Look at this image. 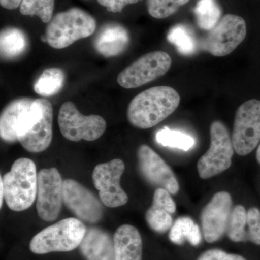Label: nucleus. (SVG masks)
Wrapping results in <instances>:
<instances>
[{"instance_id": "f257e3e1", "label": "nucleus", "mask_w": 260, "mask_h": 260, "mask_svg": "<svg viewBox=\"0 0 260 260\" xmlns=\"http://www.w3.org/2000/svg\"><path fill=\"white\" fill-rule=\"evenodd\" d=\"M180 95L169 86H155L136 95L129 103L127 118L139 129L156 126L177 110Z\"/></svg>"}, {"instance_id": "f03ea898", "label": "nucleus", "mask_w": 260, "mask_h": 260, "mask_svg": "<svg viewBox=\"0 0 260 260\" xmlns=\"http://www.w3.org/2000/svg\"><path fill=\"white\" fill-rule=\"evenodd\" d=\"M53 108L47 99L34 100L17 129L19 143L30 153H41L49 148L53 138Z\"/></svg>"}, {"instance_id": "7ed1b4c3", "label": "nucleus", "mask_w": 260, "mask_h": 260, "mask_svg": "<svg viewBox=\"0 0 260 260\" xmlns=\"http://www.w3.org/2000/svg\"><path fill=\"white\" fill-rule=\"evenodd\" d=\"M5 200L10 210L15 212L28 209L37 195L38 174L35 162L29 158L15 160L9 172L1 177Z\"/></svg>"}, {"instance_id": "20e7f679", "label": "nucleus", "mask_w": 260, "mask_h": 260, "mask_svg": "<svg viewBox=\"0 0 260 260\" xmlns=\"http://www.w3.org/2000/svg\"><path fill=\"white\" fill-rule=\"evenodd\" d=\"M96 28V21L91 15L80 8L58 13L48 23L47 42L51 47L61 49L76 41L91 36Z\"/></svg>"}, {"instance_id": "39448f33", "label": "nucleus", "mask_w": 260, "mask_h": 260, "mask_svg": "<svg viewBox=\"0 0 260 260\" xmlns=\"http://www.w3.org/2000/svg\"><path fill=\"white\" fill-rule=\"evenodd\" d=\"M86 231L79 219H63L34 236L30 242V250L37 254L74 250L80 246Z\"/></svg>"}, {"instance_id": "423d86ee", "label": "nucleus", "mask_w": 260, "mask_h": 260, "mask_svg": "<svg viewBox=\"0 0 260 260\" xmlns=\"http://www.w3.org/2000/svg\"><path fill=\"white\" fill-rule=\"evenodd\" d=\"M210 133V148L198 162V174L203 179L215 177L229 169L234 153L232 138L223 123L214 121Z\"/></svg>"}, {"instance_id": "0eeeda50", "label": "nucleus", "mask_w": 260, "mask_h": 260, "mask_svg": "<svg viewBox=\"0 0 260 260\" xmlns=\"http://www.w3.org/2000/svg\"><path fill=\"white\" fill-rule=\"evenodd\" d=\"M61 135L67 140L79 142L94 141L100 138L107 129V123L99 115H83L73 102L61 105L58 116Z\"/></svg>"}, {"instance_id": "6e6552de", "label": "nucleus", "mask_w": 260, "mask_h": 260, "mask_svg": "<svg viewBox=\"0 0 260 260\" xmlns=\"http://www.w3.org/2000/svg\"><path fill=\"white\" fill-rule=\"evenodd\" d=\"M232 143L238 155H248L260 141V101L251 99L244 102L236 113Z\"/></svg>"}, {"instance_id": "1a4fd4ad", "label": "nucleus", "mask_w": 260, "mask_h": 260, "mask_svg": "<svg viewBox=\"0 0 260 260\" xmlns=\"http://www.w3.org/2000/svg\"><path fill=\"white\" fill-rule=\"evenodd\" d=\"M172 63V58L164 51L148 53L119 73L118 83L124 88H139L165 75Z\"/></svg>"}, {"instance_id": "9d476101", "label": "nucleus", "mask_w": 260, "mask_h": 260, "mask_svg": "<svg viewBox=\"0 0 260 260\" xmlns=\"http://www.w3.org/2000/svg\"><path fill=\"white\" fill-rule=\"evenodd\" d=\"M246 36L244 18L237 15H225L210 30L203 42V49L218 57L225 56L237 49Z\"/></svg>"}, {"instance_id": "9b49d317", "label": "nucleus", "mask_w": 260, "mask_h": 260, "mask_svg": "<svg viewBox=\"0 0 260 260\" xmlns=\"http://www.w3.org/2000/svg\"><path fill=\"white\" fill-rule=\"evenodd\" d=\"M124 170L125 165L121 159H114L94 168L92 175L94 186L99 191L101 201L108 208H118L128 202V195L120 185Z\"/></svg>"}, {"instance_id": "f8f14e48", "label": "nucleus", "mask_w": 260, "mask_h": 260, "mask_svg": "<svg viewBox=\"0 0 260 260\" xmlns=\"http://www.w3.org/2000/svg\"><path fill=\"white\" fill-rule=\"evenodd\" d=\"M63 182L56 168L43 169L38 174L37 210L44 221L56 220L63 202Z\"/></svg>"}, {"instance_id": "ddd939ff", "label": "nucleus", "mask_w": 260, "mask_h": 260, "mask_svg": "<svg viewBox=\"0 0 260 260\" xmlns=\"http://www.w3.org/2000/svg\"><path fill=\"white\" fill-rule=\"evenodd\" d=\"M63 202L77 218L85 223H99L104 215V207L91 191L73 179L63 182Z\"/></svg>"}, {"instance_id": "4468645a", "label": "nucleus", "mask_w": 260, "mask_h": 260, "mask_svg": "<svg viewBox=\"0 0 260 260\" xmlns=\"http://www.w3.org/2000/svg\"><path fill=\"white\" fill-rule=\"evenodd\" d=\"M138 168L147 182L157 188L167 189L171 194H177L179 182L170 167L164 159L146 145L138 149Z\"/></svg>"}, {"instance_id": "2eb2a0df", "label": "nucleus", "mask_w": 260, "mask_h": 260, "mask_svg": "<svg viewBox=\"0 0 260 260\" xmlns=\"http://www.w3.org/2000/svg\"><path fill=\"white\" fill-rule=\"evenodd\" d=\"M232 198L227 191H219L201 213L202 230L205 240L214 243L227 232L232 210Z\"/></svg>"}, {"instance_id": "dca6fc26", "label": "nucleus", "mask_w": 260, "mask_h": 260, "mask_svg": "<svg viewBox=\"0 0 260 260\" xmlns=\"http://www.w3.org/2000/svg\"><path fill=\"white\" fill-rule=\"evenodd\" d=\"M79 250L85 260H116L114 237L100 228L87 229Z\"/></svg>"}, {"instance_id": "f3484780", "label": "nucleus", "mask_w": 260, "mask_h": 260, "mask_svg": "<svg viewBox=\"0 0 260 260\" xmlns=\"http://www.w3.org/2000/svg\"><path fill=\"white\" fill-rule=\"evenodd\" d=\"M175 203L167 189L157 188L153 203L145 215L149 227L158 234H164L172 226V214L176 212Z\"/></svg>"}, {"instance_id": "a211bd4d", "label": "nucleus", "mask_w": 260, "mask_h": 260, "mask_svg": "<svg viewBox=\"0 0 260 260\" xmlns=\"http://www.w3.org/2000/svg\"><path fill=\"white\" fill-rule=\"evenodd\" d=\"M129 44V36L125 28L116 23L104 25L94 41V48L105 57L119 55Z\"/></svg>"}, {"instance_id": "6ab92c4d", "label": "nucleus", "mask_w": 260, "mask_h": 260, "mask_svg": "<svg viewBox=\"0 0 260 260\" xmlns=\"http://www.w3.org/2000/svg\"><path fill=\"white\" fill-rule=\"evenodd\" d=\"M113 237L116 260H143V241L136 228L124 224Z\"/></svg>"}, {"instance_id": "aec40b11", "label": "nucleus", "mask_w": 260, "mask_h": 260, "mask_svg": "<svg viewBox=\"0 0 260 260\" xmlns=\"http://www.w3.org/2000/svg\"><path fill=\"white\" fill-rule=\"evenodd\" d=\"M34 99L20 98L5 107L0 116V136L7 143L18 141L17 129L24 114L32 107Z\"/></svg>"}, {"instance_id": "412c9836", "label": "nucleus", "mask_w": 260, "mask_h": 260, "mask_svg": "<svg viewBox=\"0 0 260 260\" xmlns=\"http://www.w3.org/2000/svg\"><path fill=\"white\" fill-rule=\"evenodd\" d=\"M28 46L26 36L21 30L8 28L2 30L0 35L1 56L5 59H13L25 52Z\"/></svg>"}, {"instance_id": "4be33fe9", "label": "nucleus", "mask_w": 260, "mask_h": 260, "mask_svg": "<svg viewBox=\"0 0 260 260\" xmlns=\"http://www.w3.org/2000/svg\"><path fill=\"white\" fill-rule=\"evenodd\" d=\"M171 242L177 245H182L188 241L191 245H199L202 241L200 228L189 217H181L173 224L169 232Z\"/></svg>"}, {"instance_id": "5701e85b", "label": "nucleus", "mask_w": 260, "mask_h": 260, "mask_svg": "<svg viewBox=\"0 0 260 260\" xmlns=\"http://www.w3.org/2000/svg\"><path fill=\"white\" fill-rule=\"evenodd\" d=\"M64 83V73L59 68H48L34 84L36 93L43 97H49L59 93Z\"/></svg>"}, {"instance_id": "b1692460", "label": "nucleus", "mask_w": 260, "mask_h": 260, "mask_svg": "<svg viewBox=\"0 0 260 260\" xmlns=\"http://www.w3.org/2000/svg\"><path fill=\"white\" fill-rule=\"evenodd\" d=\"M194 13L198 26L210 30L220 21L221 9L216 0H199Z\"/></svg>"}, {"instance_id": "393cba45", "label": "nucleus", "mask_w": 260, "mask_h": 260, "mask_svg": "<svg viewBox=\"0 0 260 260\" xmlns=\"http://www.w3.org/2000/svg\"><path fill=\"white\" fill-rule=\"evenodd\" d=\"M167 39L175 46L177 51L184 55H191L197 49L194 36L189 28L184 25H177L168 32Z\"/></svg>"}, {"instance_id": "a878e982", "label": "nucleus", "mask_w": 260, "mask_h": 260, "mask_svg": "<svg viewBox=\"0 0 260 260\" xmlns=\"http://www.w3.org/2000/svg\"><path fill=\"white\" fill-rule=\"evenodd\" d=\"M155 138L162 146L180 149L184 151L190 150L195 144V140L190 135L169 129L167 126L159 130Z\"/></svg>"}, {"instance_id": "bb28decb", "label": "nucleus", "mask_w": 260, "mask_h": 260, "mask_svg": "<svg viewBox=\"0 0 260 260\" xmlns=\"http://www.w3.org/2000/svg\"><path fill=\"white\" fill-rule=\"evenodd\" d=\"M54 9V0H22L20 5L22 15H37L45 23L51 21Z\"/></svg>"}, {"instance_id": "cd10ccee", "label": "nucleus", "mask_w": 260, "mask_h": 260, "mask_svg": "<svg viewBox=\"0 0 260 260\" xmlns=\"http://www.w3.org/2000/svg\"><path fill=\"white\" fill-rule=\"evenodd\" d=\"M246 215L247 212L242 205H237L232 210L227 230L228 237L232 242H246Z\"/></svg>"}, {"instance_id": "c85d7f7f", "label": "nucleus", "mask_w": 260, "mask_h": 260, "mask_svg": "<svg viewBox=\"0 0 260 260\" xmlns=\"http://www.w3.org/2000/svg\"><path fill=\"white\" fill-rule=\"evenodd\" d=\"M189 0H147L149 14L154 18L164 19L176 13Z\"/></svg>"}, {"instance_id": "c756f323", "label": "nucleus", "mask_w": 260, "mask_h": 260, "mask_svg": "<svg viewBox=\"0 0 260 260\" xmlns=\"http://www.w3.org/2000/svg\"><path fill=\"white\" fill-rule=\"evenodd\" d=\"M246 241L260 245V211L250 208L246 215Z\"/></svg>"}, {"instance_id": "7c9ffc66", "label": "nucleus", "mask_w": 260, "mask_h": 260, "mask_svg": "<svg viewBox=\"0 0 260 260\" xmlns=\"http://www.w3.org/2000/svg\"><path fill=\"white\" fill-rule=\"evenodd\" d=\"M197 260H246L244 256L228 253L219 249H212L204 251Z\"/></svg>"}, {"instance_id": "2f4dec72", "label": "nucleus", "mask_w": 260, "mask_h": 260, "mask_svg": "<svg viewBox=\"0 0 260 260\" xmlns=\"http://www.w3.org/2000/svg\"><path fill=\"white\" fill-rule=\"evenodd\" d=\"M98 3L105 7L108 11L112 13H121L128 5L135 4L141 0H97Z\"/></svg>"}, {"instance_id": "473e14b6", "label": "nucleus", "mask_w": 260, "mask_h": 260, "mask_svg": "<svg viewBox=\"0 0 260 260\" xmlns=\"http://www.w3.org/2000/svg\"><path fill=\"white\" fill-rule=\"evenodd\" d=\"M22 0H0L2 7L8 10H15L21 4Z\"/></svg>"}, {"instance_id": "72a5a7b5", "label": "nucleus", "mask_w": 260, "mask_h": 260, "mask_svg": "<svg viewBox=\"0 0 260 260\" xmlns=\"http://www.w3.org/2000/svg\"><path fill=\"white\" fill-rule=\"evenodd\" d=\"M0 207H3V200L5 199V190H4V186H3V180H0Z\"/></svg>"}, {"instance_id": "f704fd0d", "label": "nucleus", "mask_w": 260, "mask_h": 260, "mask_svg": "<svg viewBox=\"0 0 260 260\" xmlns=\"http://www.w3.org/2000/svg\"><path fill=\"white\" fill-rule=\"evenodd\" d=\"M256 160L260 164V145L258 146L257 150H256Z\"/></svg>"}]
</instances>
